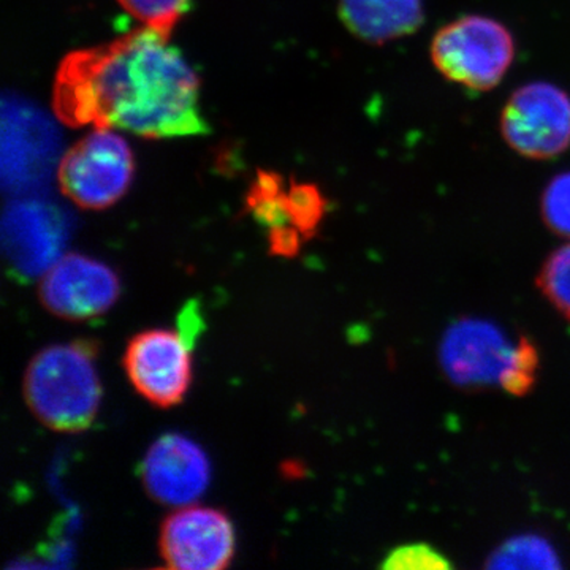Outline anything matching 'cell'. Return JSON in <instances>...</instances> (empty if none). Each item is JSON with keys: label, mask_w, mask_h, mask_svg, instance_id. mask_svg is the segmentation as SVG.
Listing matches in <instances>:
<instances>
[{"label": "cell", "mask_w": 570, "mask_h": 570, "mask_svg": "<svg viewBox=\"0 0 570 570\" xmlns=\"http://www.w3.org/2000/svg\"><path fill=\"white\" fill-rule=\"evenodd\" d=\"M146 493L168 508L194 504L212 479L208 456L200 445L181 436L164 434L146 452L140 464Z\"/></svg>", "instance_id": "9c48e42d"}, {"label": "cell", "mask_w": 570, "mask_h": 570, "mask_svg": "<svg viewBox=\"0 0 570 570\" xmlns=\"http://www.w3.org/2000/svg\"><path fill=\"white\" fill-rule=\"evenodd\" d=\"M124 370L130 384L154 406H178L193 382L190 343L171 330H146L127 344Z\"/></svg>", "instance_id": "8992f818"}, {"label": "cell", "mask_w": 570, "mask_h": 570, "mask_svg": "<svg viewBox=\"0 0 570 570\" xmlns=\"http://www.w3.org/2000/svg\"><path fill=\"white\" fill-rule=\"evenodd\" d=\"M247 212L268 230L269 253L295 257L299 253L302 234L292 219L291 181L279 175L258 174L246 198Z\"/></svg>", "instance_id": "4fadbf2b"}, {"label": "cell", "mask_w": 570, "mask_h": 570, "mask_svg": "<svg viewBox=\"0 0 570 570\" xmlns=\"http://www.w3.org/2000/svg\"><path fill=\"white\" fill-rule=\"evenodd\" d=\"M146 28L168 37L190 7V0H119Z\"/></svg>", "instance_id": "9a60e30c"}, {"label": "cell", "mask_w": 570, "mask_h": 570, "mask_svg": "<svg viewBox=\"0 0 570 570\" xmlns=\"http://www.w3.org/2000/svg\"><path fill=\"white\" fill-rule=\"evenodd\" d=\"M340 13L358 39L379 45L417 31L423 0H340Z\"/></svg>", "instance_id": "7c38bea8"}, {"label": "cell", "mask_w": 570, "mask_h": 570, "mask_svg": "<svg viewBox=\"0 0 570 570\" xmlns=\"http://www.w3.org/2000/svg\"><path fill=\"white\" fill-rule=\"evenodd\" d=\"M542 209L547 225L557 234L570 238V171L557 176L547 186Z\"/></svg>", "instance_id": "ac0fdd59"}, {"label": "cell", "mask_w": 570, "mask_h": 570, "mask_svg": "<svg viewBox=\"0 0 570 570\" xmlns=\"http://www.w3.org/2000/svg\"><path fill=\"white\" fill-rule=\"evenodd\" d=\"M291 202L294 227L303 238H314L326 213L324 195L313 184L296 183L295 179H291Z\"/></svg>", "instance_id": "2e32d148"}, {"label": "cell", "mask_w": 570, "mask_h": 570, "mask_svg": "<svg viewBox=\"0 0 570 570\" xmlns=\"http://www.w3.org/2000/svg\"><path fill=\"white\" fill-rule=\"evenodd\" d=\"M384 569H449L450 562L444 554L439 553L426 543H411L390 551Z\"/></svg>", "instance_id": "ffe728a7"}, {"label": "cell", "mask_w": 570, "mask_h": 570, "mask_svg": "<svg viewBox=\"0 0 570 570\" xmlns=\"http://www.w3.org/2000/svg\"><path fill=\"white\" fill-rule=\"evenodd\" d=\"M490 568L554 569L560 566L557 551L538 535H517L499 547L490 558Z\"/></svg>", "instance_id": "5bb4252c"}, {"label": "cell", "mask_w": 570, "mask_h": 570, "mask_svg": "<svg viewBox=\"0 0 570 570\" xmlns=\"http://www.w3.org/2000/svg\"><path fill=\"white\" fill-rule=\"evenodd\" d=\"M539 285L551 305L570 318V243L550 255L540 273Z\"/></svg>", "instance_id": "e0dca14e"}, {"label": "cell", "mask_w": 570, "mask_h": 570, "mask_svg": "<svg viewBox=\"0 0 570 570\" xmlns=\"http://www.w3.org/2000/svg\"><path fill=\"white\" fill-rule=\"evenodd\" d=\"M66 234L62 214L41 202H14L3 216V247L18 275H45L62 257Z\"/></svg>", "instance_id": "8fae6325"}, {"label": "cell", "mask_w": 570, "mask_h": 570, "mask_svg": "<svg viewBox=\"0 0 570 570\" xmlns=\"http://www.w3.org/2000/svg\"><path fill=\"white\" fill-rule=\"evenodd\" d=\"M96 348L86 341L41 348L26 367L24 400L36 419L59 433L92 425L102 387L94 365Z\"/></svg>", "instance_id": "7a4b0ae2"}, {"label": "cell", "mask_w": 570, "mask_h": 570, "mask_svg": "<svg viewBox=\"0 0 570 570\" xmlns=\"http://www.w3.org/2000/svg\"><path fill=\"white\" fill-rule=\"evenodd\" d=\"M132 176L130 146L107 127L71 146L58 170L62 193L85 209L115 205L129 189Z\"/></svg>", "instance_id": "277c9868"}, {"label": "cell", "mask_w": 570, "mask_h": 570, "mask_svg": "<svg viewBox=\"0 0 570 570\" xmlns=\"http://www.w3.org/2000/svg\"><path fill=\"white\" fill-rule=\"evenodd\" d=\"M517 344L491 322L463 318L450 326L442 341L441 360L445 374L464 387H501Z\"/></svg>", "instance_id": "30bf717a"}, {"label": "cell", "mask_w": 570, "mask_h": 570, "mask_svg": "<svg viewBox=\"0 0 570 570\" xmlns=\"http://www.w3.org/2000/svg\"><path fill=\"white\" fill-rule=\"evenodd\" d=\"M501 130L513 151L530 159H551L570 146V97L550 82H531L512 94Z\"/></svg>", "instance_id": "5b68a950"}, {"label": "cell", "mask_w": 570, "mask_h": 570, "mask_svg": "<svg viewBox=\"0 0 570 570\" xmlns=\"http://www.w3.org/2000/svg\"><path fill=\"white\" fill-rule=\"evenodd\" d=\"M515 58L512 33L491 18L463 17L444 26L431 43V59L442 77L474 91H490Z\"/></svg>", "instance_id": "3957f363"}, {"label": "cell", "mask_w": 570, "mask_h": 570, "mask_svg": "<svg viewBox=\"0 0 570 570\" xmlns=\"http://www.w3.org/2000/svg\"><path fill=\"white\" fill-rule=\"evenodd\" d=\"M121 295L110 266L82 254L62 255L41 277L39 298L52 316L81 322L102 316Z\"/></svg>", "instance_id": "ba28073f"}, {"label": "cell", "mask_w": 570, "mask_h": 570, "mask_svg": "<svg viewBox=\"0 0 570 570\" xmlns=\"http://www.w3.org/2000/svg\"><path fill=\"white\" fill-rule=\"evenodd\" d=\"M168 37L140 29L102 47L70 52L52 105L70 127H119L145 138L200 135V85Z\"/></svg>", "instance_id": "6da1fadb"}, {"label": "cell", "mask_w": 570, "mask_h": 570, "mask_svg": "<svg viewBox=\"0 0 570 570\" xmlns=\"http://www.w3.org/2000/svg\"><path fill=\"white\" fill-rule=\"evenodd\" d=\"M539 356L530 341L520 340L517 343L515 355L510 363L508 374L502 381L501 389L510 395H524L534 384L535 371H538Z\"/></svg>", "instance_id": "d6986e66"}, {"label": "cell", "mask_w": 570, "mask_h": 570, "mask_svg": "<svg viewBox=\"0 0 570 570\" xmlns=\"http://www.w3.org/2000/svg\"><path fill=\"white\" fill-rule=\"evenodd\" d=\"M235 547L234 524L219 509L184 505L170 513L160 527V558L170 569L228 568Z\"/></svg>", "instance_id": "52a82bcc"}]
</instances>
